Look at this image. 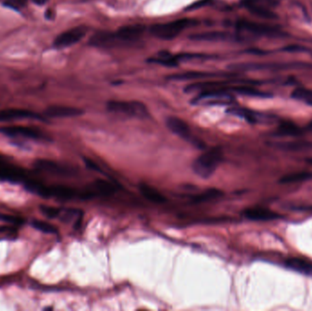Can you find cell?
<instances>
[{
    "mask_svg": "<svg viewBox=\"0 0 312 311\" xmlns=\"http://www.w3.org/2000/svg\"><path fill=\"white\" fill-rule=\"evenodd\" d=\"M222 159V150L218 147L212 148L199 155L194 161L192 168L195 174L203 179H207L216 172Z\"/></svg>",
    "mask_w": 312,
    "mask_h": 311,
    "instance_id": "obj_1",
    "label": "cell"
},
{
    "mask_svg": "<svg viewBox=\"0 0 312 311\" xmlns=\"http://www.w3.org/2000/svg\"><path fill=\"white\" fill-rule=\"evenodd\" d=\"M198 21L192 18H181L172 22H167L163 24H155L151 27L150 31L153 36L165 39L171 40L176 37L179 36L185 29L195 27Z\"/></svg>",
    "mask_w": 312,
    "mask_h": 311,
    "instance_id": "obj_2",
    "label": "cell"
},
{
    "mask_svg": "<svg viewBox=\"0 0 312 311\" xmlns=\"http://www.w3.org/2000/svg\"><path fill=\"white\" fill-rule=\"evenodd\" d=\"M107 109L114 113H120L138 119H146L149 117V110L143 102L131 101H110Z\"/></svg>",
    "mask_w": 312,
    "mask_h": 311,
    "instance_id": "obj_3",
    "label": "cell"
},
{
    "mask_svg": "<svg viewBox=\"0 0 312 311\" xmlns=\"http://www.w3.org/2000/svg\"><path fill=\"white\" fill-rule=\"evenodd\" d=\"M234 101L232 96L229 94V90L226 86L213 89L202 91L194 100L195 104H230Z\"/></svg>",
    "mask_w": 312,
    "mask_h": 311,
    "instance_id": "obj_4",
    "label": "cell"
},
{
    "mask_svg": "<svg viewBox=\"0 0 312 311\" xmlns=\"http://www.w3.org/2000/svg\"><path fill=\"white\" fill-rule=\"evenodd\" d=\"M166 125L168 129L172 132H174L175 135L179 136L187 142H190L192 145H195L197 148H200V149L204 148L203 143L193 137L188 124L180 118L169 117L166 120Z\"/></svg>",
    "mask_w": 312,
    "mask_h": 311,
    "instance_id": "obj_5",
    "label": "cell"
},
{
    "mask_svg": "<svg viewBox=\"0 0 312 311\" xmlns=\"http://www.w3.org/2000/svg\"><path fill=\"white\" fill-rule=\"evenodd\" d=\"M88 29L85 26H79L73 29L64 31L59 34L54 40V46L56 48H67L78 43L87 34Z\"/></svg>",
    "mask_w": 312,
    "mask_h": 311,
    "instance_id": "obj_6",
    "label": "cell"
},
{
    "mask_svg": "<svg viewBox=\"0 0 312 311\" xmlns=\"http://www.w3.org/2000/svg\"><path fill=\"white\" fill-rule=\"evenodd\" d=\"M236 28L239 30L247 31L249 33L260 36H277L279 34V30L274 27L247 19H240L237 21Z\"/></svg>",
    "mask_w": 312,
    "mask_h": 311,
    "instance_id": "obj_7",
    "label": "cell"
},
{
    "mask_svg": "<svg viewBox=\"0 0 312 311\" xmlns=\"http://www.w3.org/2000/svg\"><path fill=\"white\" fill-rule=\"evenodd\" d=\"M0 132L10 137H22L32 140H45L46 135L38 128L28 126H8L0 128Z\"/></svg>",
    "mask_w": 312,
    "mask_h": 311,
    "instance_id": "obj_8",
    "label": "cell"
},
{
    "mask_svg": "<svg viewBox=\"0 0 312 311\" xmlns=\"http://www.w3.org/2000/svg\"><path fill=\"white\" fill-rule=\"evenodd\" d=\"M28 178L23 169L0 158V181L20 183L26 181Z\"/></svg>",
    "mask_w": 312,
    "mask_h": 311,
    "instance_id": "obj_9",
    "label": "cell"
},
{
    "mask_svg": "<svg viewBox=\"0 0 312 311\" xmlns=\"http://www.w3.org/2000/svg\"><path fill=\"white\" fill-rule=\"evenodd\" d=\"M242 3L250 13L257 17L268 19L276 18V15L271 10L268 0H243Z\"/></svg>",
    "mask_w": 312,
    "mask_h": 311,
    "instance_id": "obj_10",
    "label": "cell"
},
{
    "mask_svg": "<svg viewBox=\"0 0 312 311\" xmlns=\"http://www.w3.org/2000/svg\"><path fill=\"white\" fill-rule=\"evenodd\" d=\"M146 31V27L141 24H132L121 27L116 35L124 43H132L138 40Z\"/></svg>",
    "mask_w": 312,
    "mask_h": 311,
    "instance_id": "obj_11",
    "label": "cell"
},
{
    "mask_svg": "<svg viewBox=\"0 0 312 311\" xmlns=\"http://www.w3.org/2000/svg\"><path fill=\"white\" fill-rule=\"evenodd\" d=\"M124 43L116 35V33H111L107 31H100L95 33L90 39V44L97 48H112L116 45Z\"/></svg>",
    "mask_w": 312,
    "mask_h": 311,
    "instance_id": "obj_12",
    "label": "cell"
},
{
    "mask_svg": "<svg viewBox=\"0 0 312 311\" xmlns=\"http://www.w3.org/2000/svg\"><path fill=\"white\" fill-rule=\"evenodd\" d=\"M21 119H37V120H44L41 116L38 115L31 110H24V109H5L0 110V123L10 122L15 120Z\"/></svg>",
    "mask_w": 312,
    "mask_h": 311,
    "instance_id": "obj_13",
    "label": "cell"
},
{
    "mask_svg": "<svg viewBox=\"0 0 312 311\" xmlns=\"http://www.w3.org/2000/svg\"><path fill=\"white\" fill-rule=\"evenodd\" d=\"M243 215L247 219L253 220V221H270V220H276L283 217V216L277 214L276 212H273L267 208H261V207L248 208L244 211Z\"/></svg>",
    "mask_w": 312,
    "mask_h": 311,
    "instance_id": "obj_14",
    "label": "cell"
},
{
    "mask_svg": "<svg viewBox=\"0 0 312 311\" xmlns=\"http://www.w3.org/2000/svg\"><path fill=\"white\" fill-rule=\"evenodd\" d=\"M35 167L37 169L47 172L49 174H56V175H70L72 171L67 167L59 165L50 160L39 159L35 162Z\"/></svg>",
    "mask_w": 312,
    "mask_h": 311,
    "instance_id": "obj_15",
    "label": "cell"
},
{
    "mask_svg": "<svg viewBox=\"0 0 312 311\" xmlns=\"http://www.w3.org/2000/svg\"><path fill=\"white\" fill-rule=\"evenodd\" d=\"M83 110L80 109L63 106V105H53L45 110V114L51 118H69L81 115Z\"/></svg>",
    "mask_w": 312,
    "mask_h": 311,
    "instance_id": "obj_16",
    "label": "cell"
},
{
    "mask_svg": "<svg viewBox=\"0 0 312 311\" xmlns=\"http://www.w3.org/2000/svg\"><path fill=\"white\" fill-rule=\"evenodd\" d=\"M50 197H56L61 200H72L78 197L85 199L84 195H80L75 189L65 185H53L50 186Z\"/></svg>",
    "mask_w": 312,
    "mask_h": 311,
    "instance_id": "obj_17",
    "label": "cell"
},
{
    "mask_svg": "<svg viewBox=\"0 0 312 311\" xmlns=\"http://www.w3.org/2000/svg\"><path fill=\"white\" fill-rule=\"evenodd\" d=\"M286 266L294 271L307 275H312V262L299 257H292L286 262Z\"/></svg>",
    "mask_w": 312,
    "mask_h": 311,
    "instance_id": "obj_18",
    "label": "cell"
},
{
    "mask_svg": "<svg viewBox=\"0 0 312 311\" xmlns=\"http://www.w3.org/2000/svg\"><path fill=\"white\" fill-rule=\"evenodd\" d=\"M139 190L143 196L152 203H163L166 201L165 197L163 196L157 189L154 188L148 183H140Z\"/></svg>",
    "mask_w": 312,
    "mask_h": 311,
    "instance_id": "obj_19",
    "label": "cell"
},
{
    "mask_svg": "<svg viewBox=\"0 0 312 311\" xmlns=\"http://www.w3.org/2000/svg\"><path fill=\"white\" fill-rule=\"evenodd\" d=\"M230 35L221 31H210L190 35L189 38L198 41H224L230 39Z\"/></svg>",
    "mask_w": 312,
    "mask_h": 311,
    "instance_id": "obj_20",
    "label": "cell"
},
{
    "mask_svg": "<svg viewBox=\"0 0 312 311\" xmlns=\"http://www.w3.org/2000/svg\"><path fill=\"white\" fill-rule=\"evenodd\" d=\"M228 112L232 113L234 115L239 116L241 118H244L247 120L248 123H257L262 121L263 116L260 113L254 112L252 110H249L247 109L243 108H232L228 110Z\"/></svg>",
    "mask_w": 312,
    "mask_h": 311,
    "instance_id": "obj_21",
    "label": "cell"
},
{
    "mask_svg": "<svg viewBox=\"0 0 312 311\" xmlns=\"http://www.w3.org/2000/svg\"><path fill=\"white\" fill-rule=\"evenodd\" d=\"M216 74L208 73H200V72H191V73H181V74H175L173 76H170V80H203V79H208L212 77H216Z\"/></svg>",
    "mask_w": 312,
    "mask_h": 311,
    "instance_id": "obj_22",
    "label": "cell"
},
{
    "mask_svg": "<svg viewBox=\"0 0 312 311\" xmlns=\"http://www.w3.org/2000/svg\"><path fill=\"white\" fill-rule=\"evenodd\" d=\"M229 91H235L239 94L245 95V96H250V97H259V98H269L271 95L268 92H264L261 91H258L253 87L248 86H239V87L228 88Z\"/></svg>",
    "mask_w": 312,
    "mask_h": 311,
    "instance_id": "obj_23",
    "label": "cell"
},
{
    "mask_svg": "<svg viewBox=\"0 0 312 311\" xmlns=\"http://www.w3.org/2000/svg\"><path fill=\"white\" fill-rule=\"evenodd\" d=\"M291 97L295 100L304 102L312 105V90L305 88H297L291 93Z\"/></svg>",
    "mask_w": 312,
    "mask_h": 311,
    "instance_id": "obj_24",
    "label": "cell"
},
{
    "mask_svg": "<svg viewBox=\"0 0 312 311\" xmlns=\"http://www.w3.org/2000/svg\"><path fill=\"white\" fill-rule=\"evenodd\" d=\"M92 186H93L95 191H97L98 193L102 194V195H106V196L111 195L116 190V187L111 183L104 181V180H97L94 182Z\"/></svg>",
    "mask_w": 312,
    "mask_h": 311,
    "instance_id": "obj_25",
    "label": "cell"
},
{
    "mask_svg": "<svg viewBox=\"0 0 312 311\" xmlns=\"http://www.w3.org/2000/svg\"><path fill=\"white\" fill-rule=\"evenodd\" d=\"M310 179H312V173L302 172V173H296V174L285 175L279 182L283 183H289L305 181V180H310Z\"/></svg>",
    "mask_w": 312,
    "mask_h": 311,
    "instance_id": "obj_26",
    "label": "cell"
},
{
    "mask_svg": "<svg viewBox=\"0 0 312 311\" xmlns=\"http://www.w3.org/2000/svg\"><path fill=\"white\" fill-rule=\"evenodd\" d=\"M32 225L37 230L46 233V234H57L58 233V229L56 226H54L53 224H50L48 222L41 221V220H34L32 222Z\"/></svg>",
    "mask_w": 312,
    "mask_h": 311,
    "instance_id": "obj_27",
    "label": "cell"
},
{
    "mask_svg": "<svg viewBox=\"0 0 312 311\" xmlns=\"http://www.w3.org/2000/svg\"><path fill=\"white\" fill-rule=\"evenodd\" d=\"M40 211L42 212V214L49 218H56L61 213V211L57 207L49 206V205H40Z\"/></svg>",
    "mask_w": 312,
    "mask_h": 311,
    "instance_id": "obj_28",
    "label": "cell"
},
{
    "mask_svg": "<svg viewBox=\"0 0 312 311\" xmlns=\"http://www.w3.org/2000/svg\"><path fill=\"white\" fill-rule=\"evenodd\" d=\"M279 130L281 134H297L299 131V129L293 123H283L280 125Z\"/></svg>",
    "mask_w": 312,
    "mask_h": 311,
    "instance_id": "obj_29",
    "label": "cell"
},
{
    "mask_svg": "<svg viewBox=\"0 0 312 311\" xmlns=\"http://www.w3.org/2000/svg\"><path fill=\"white\" fill-rule=\"evenodd\" d=\"M0 220H2L3 222L8 223V224H22L24 223V220L22 219L21 217L5 215V214H0Z\"/></svg>",
    "mask_w": 312,
    "mask_h": 311,
    "instance_id": "obj_30",
    "label": "cell"
},
{
    "mask_svg": "<svg viewBox=\"0 0 312 311\" xmlns=\"http://www.w3.org/2000/svg\"><path fill=\"white\" fill-rule=\"evenodd\" d=\"M211 0H199L196 2L195 4H192L190 7H188L187 10H196V9H198L200 7H204L208 4H210Z\"/></svg>",
    "mask_w": 312,
    "mask_h": 311,
    "instance_id": "obj_31",
    "label": "cell"
},
{
    "mask_svg": "<svg viewBox=\"0 0 312 311\" xmlns=\"http://www.w3.org/2000/svg\"><path fill=\"white\" fill-rule=\"evenodd\" d=\"M84 162H85V164H86V165H87L88 168H90L91 170L100 172V168H99V166H98L96 164H94L92 160L84 159Z\"/></svg>",
    "mask_w": 312,
    "mask_h": 311,
    "instance_id": "obj_32",
    "label": "cell"
},
{
    "mask_svg": "<svg viewBox=\"0 0 312 311\" xmlns=\"http://www.w3.org/2000/svg\"><path fill=\"white\" fill-rule=\"evenodd\" d=\"M8 3H10V6L12 7H20L26 5V0H7Z\"/></svg>",
    "mask_w": 312,
    "mask_h": 311,
    "instance_id": "obj_33",
    "label": "cell"
},
{
    "mask_svg": "<svg viewBox=\"0 0 312 311\" xmlns=\"http://www.w3.org/2000/svg\"><path fill=\"white\" fill-rule=\"evenodd\" d=\"M16 229L10 226H0V234L7 233V232H15Z\"/></svg>",
    "mask_w": 312,
    "mask_h": 311,
    "instance_id": "obj_34",
    "label": "cell"
},
{
    "mask_svg": "<svg viewBox=\"0 0 312 311\" xmlns=\"http://www.w3.org/2000/svg\"><path fill=\"white\" fill-rule=\"evenodd\" d=\"M35 4H37V5H38V6H42V5H45L47 2H48V0H32Z\"/></svg>",
    "mask_w": 312,
    "mask_h": 311,
    "instance_id": "obj_35",
    "label": "cell"
},
{
    "mask_svg": "<svg viewBox=\"0 0 312 311\" xmlns=\"http://www.w3.org/2000/svg\"><path fill=\"white\" fill-rule=\"evenodd\" d=\"M309 162H310V163H312V159L309 160Z\"/></svg>",
    "mask_w": 312,
    "mask_h": 311,
    "instance_id": "obj_36",
    "label": "cell"
}]
</instances>
